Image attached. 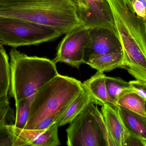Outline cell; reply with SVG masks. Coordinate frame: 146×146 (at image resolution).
<instances>
[{
  "instance_id": "7a4b0ae2",
  "label": "cell",
  "mask_w": 146,
  "mask_h": 146,
  "mask_svg": "<svg viewBox=\"0 0 146 146\" xmlns=\"http://www.w3.org/2000/svg\"><path fill=\"white\" fill-rule=\"evenodd\" d=\"M0 17L45 26L62 35L84 25L69 0H0Z\"/></svg>"
},
{
  "instance_id": "d4e9b609",
  "label": "cell",
  "mask_w": 146,
  "mask_h": 146,
  "mask_svg": "<svg viewBox=\"0 0 146 146\" xmlns=\"http://www.w3.org/2000/svg\"><path fill=\"white\" fill-rule=\"evenodd\" d=\"M94 1L98 2L103 3L106 1V0H94Z\"/></svg>"
},
{
  "instance_id": "9c48e42d",
  "label": "cell",
  "mask_w": 146,
  "mask_h": 146,
  "mask_svg": "<svg viewBox=\"0 0 146 146\" xmlns=\"http://www.w3.org/2000/svg\"><path fill=\"white\" fill-rule=\"evenodd\" d=\"M121 50V44L116 30L102 27L88 28L87 43L84 53L85 62L92 55L118 52Z\"/></svg>"
},
{
  "instance_id": "9a60e30c",
  "label": "cell",
  "mask_w": 146,
  "mask_h": 146,
  "mask_svg": "<svg viewBox=\"0 0 146 146\" xmlns=\"http://www.w3.org/2000/svg\"><path fill=\"white\" fill-rule=\"evenodd\" d=\"M93 99L84 87L83 91L73 100L58 122L59 127L64 126L72 121L82 112Z\"/></svg>"
},
{
  "instance_id": "ac0fdd59",
  "label": "cell",
  "mask_w": 146,
  "mask_h": 146,
  "mask_svg": "<svg viewBox=\"0 0 146 146\" xmlns=\"http://www.w3.org/2000/svg\"><path fill=\"white\" fill-rule=\"evenodd\" d=\"M117 103L118 106L146 116L145 100L136 93L131 92L123 95L117 101Z\"/></svg>"
},
{
  "instance_id": "6da1fadb",
  "label": "cell",
  "mask_w": 146,
  "mask_h": 146,
  "mask_svg": "<svg viewBox=\"0 0 146 146\" xmlns=\"http://www.w3.org/2000/svg\"><path fill=\"white\" fill-rule=\"evenodd\" d=\"M83 83L59 74L41 87L32 97L24 129H45L58 123L73 100L84 89Z\"/></svg>"
},
{
  "instance_id": "2e32d148",
  "label": "cell",
  "mask_w": 146,
  "mask_h": 146,
  "mask_svg": "<svg viewBox=\"0 0 146 146\" xmlns=\"http://www.w3.org/2000/svg\"><path fill=\"white\" fill-rule=\"evenodd\" d=\"M106 85L110 97L116 103L123 95L133 92L129 82L120 78L106 76Z\"/></svg>"
},
{
  "instance_id": "d6986e66",
  "label": "cell",
  "mask_w": 146,
  "mask_h": 146,
  "mask_svg": "<svg viewBox=\"0 0 146 146\" xmlns=\"http://www.w3.org/2000/svg\"><path fill=\"white\" fill-rule=\"evenodd\" d=\"M15 114L10 107L7 95L0 98V128L15 124Z\"/></svg>"
},
{
  "instance_id": "e0dca14e",
  "label": "cell",
  "mask_w": 146,
  "mask_h": 146,
  "mask_svg": "<svg viewBox=\"0 0 146 146\" xmlns=\"http://www.w3.org/2000/svg\"><path fill=\"white\" fill-rule=\"evenodd\" d=\"M10 86V63L3 45H0V98L7 95Z\"/></svg>"
},
{
  "instance_id": "52a82bcc",
  "label": "cell",
  "mask_w": 146,
  "mask_h": 146,
  "mask_svg": "<svg viewBox=\"0 0 146 146\" xmlns=\"http://www.w3.org/2000/svg\"><path fill=\"white\" fill-rule=\"evenodd\" d=\"M88 29L85 26H81L66 33L58 45L56 56L53 61L56 63H65L77 69L85 63L84 53Z\"/></svg>"
},
{
  "instance_id": "7c38bea8",
  "label": "cell",
  "mask_w": 146,
  "mask_h": 146,
  "mask_svg": "<svg viewBox=\"0 0 146 146\" xmlns=\"http://www.w3.org/2000/svg\"><path fill=\"white\" fill-rule=\"evenodd\" d=\"M106 75L104 73L97 71L95 75L84 81L83 85L96 104L103 105L109 104L118 106L108 93L106 85Z\"/></svg>"
},
{
  "instance_id": "30bf717a",
  "label": "cell",
  "mask_w": 146,
  "mask_h": 146,
  "mask_svg": "<svg viewBox=\"0 0 146 146\" xmlns=\"http://www.w3.org/2000/svg\"><path fill=\"white\" fill-rule=\"evenodd\" d=\"M15 137V146H57L61 145L58 137V123L45 129L19 128L8 125Z\"/></svg>"
},
{
  "instance_id": "4316f807",
  "label": "cell",
  "mask_w": 146,
  "mask_h": 146,
  "mask_svg": "<svg viewBox=\"0 0 146 146\" xmlns=\"http://www.w3.org/2000/svg\"><path fill=\"white\" fill-rule=\"evenodd\" d=\"M0 44H1V43H0Z\"/></svg>"
},
{
  "instance_id": "ba28073f",
  "label": "cell",
  "mask_w": 146,
  "mask_h": 146,
  "mask_svg": "<svg viewBox=\"0 0 146 146\" xmlns=\"http://www.w3.org/2000/svg\"><path fill=\"white\" fill-rule=\"evenodd\" d=\"M76 13L86 27H102L116 30L115 21L108 1L98 2L94 0H69Z\"/></svg>"
},
{
  "instance_id": "ffe728a7",
  "label": "cell",
  "mask_w": 146,
  "mask_h": 146,
  "mask_svg": "<svg viewBox=\"0 0 146 146\" xmlns=\"http://www.w3.org/2000/svg\"><path fill=\"white\" fill-rule=\"evenodd\" d=\"M32 97L24 99L15 105V126L19 128L24 129L29 117L30 104Z\"/></svg>"
},
{
  "instance_id": "7402d4cb",
  "label": "cell",
  "mask_w": 146,
  "mask_h": 146,
  "mask_svg": "<svg viewBox=\"0 0 146 146\" xmlns=\"http://www.w3.org/2000/svg\"><path fill=\"white\" fill-rule=\"evenodd\" d=\"M15 137L8 125L0 128V146H15Z\"/></svg>"
},
{
  "instance_id": "8992f818",
  "label": "cell",
  "mask_w": 146,
  "mask_h": 146,
  "mask_svg": "<svg viewBox=\"0 0 146 146\" xmlns=\"http://www.w3.org/2000/svg\"><path fill=\"white\" fill-rule=\"evenodd\" d=\"M55 29L19 19L0 17V43L13 48L36 45L61 36Z\"/></svg>"
},
{
  "instance_id": "4fadbf2b",
  "label": "cell",
  "mask_w": 146,
  "mask_h": 146,
  "mask_svg": "<svg viewBox=\"0 0 146 146\" xmlns=\"http://www.w3.org/2000/svg\"><path fill=\"white\" fill-rule=\"evenodd\" d=\"M123 52L121 50L118 52L92 55L88 58L85 63L98 72L104 73L118 68H123Z\"/></svg>"
},
{
  "instance_id": "5bb4252c",
  "label": "cell",
  "mask_w": 146,
  "mask_h": 146,
  "mask_svg": "<svg viewBox=\"0 0 146 146\" xmlns=\"http://www.w3.org/2000/svg\"><path fill=\"white\" fill-rule=\"evenodd\" d=\"M117 109L127 130L146 141V116L118 105Z\"/></svg>"
},
{
  "instance_id": "484cf974",
  "label": "cell",
  "mask_w": 146,
  "mask_h": 146,
  "mask_svg": "<svg viewBox=\"0 0 146 146\" xmlns=\"http://www.w3.org/2000/svg\"><path fill=\"white\" fill-rule=\"evenodd\" d=\"M145 111L146 113V101H145Z\"/></svg>"
},
{
  "instance_id": "603a6c76",
  "label": "cell",
  "mask_w": 146,
  "mask_h": 146,
  "mask_svg": "<svg viewBox=\"0 0 146 146\" xmlns=\"http://www.w3.org/2000/svg\"><path fill=\"white\" fill-rule=\"evenodd\" d=\"M124 146H146V141L127 130Z\"/></svg>"
},
{
  "instance_id": "cb8c5ba5",
  "label": "cell",
  "mask_w": 146,
  "mask_h": 146,
  "mask_svg": "<svg viewBox=\"0 0 146 146\" xmlns=\"http://www.w3.org/2000/svg\"><path fill=\"white\" fill-rule=\"evenodd\" d=\"M129 83L133 91L139 94L146 101V81L135 79L129 81Z\"/></svg>"
},
{
  "instance_id": "8fae6325",
  "label": "cell",
  "mask_w": 146,
  "mask_h": 146,
  "mask_svg": "<svg viewBox=\"0 0 146 146\" xmlns=\"http://www.w3.org/2000/svg\"><path fill=\"white\" fill-rule=\"evenodd\" d=\"M101 112L111 146H124L127 129L119 115L117 106L105 104L102 105Z\"/></svg>"
},
{
  "instance_id": "5b68a950",
  "label": "cell",
  "mask_w": 146,
  "mask_h": 146,
  "mask_svg": "<svg viewBox=\"0 0 146 146\" xmlns=\"http://www.w3.org/2000/svg\"><path fill=\"white\" fill-rule=\"evenodd\" d=\"M91 102L67 129L69 146H111L102 112Z\"/></svg>"
},
{
  "instance_id": "44dd1931",
  "label": "cell",
  "mask_w": 146,
  "mask_h": 146,
  "mask_svg": "<svg viewBox=\"0 0 146 146\" xmlns=\"http://www.w3.org/2000/svg\"><path fill=\"white\" fill-rule=\"evenodd\" d=\"M123 1L136 15L146 20V0Z\"/></svg>"
},
{
  "instance_id": "3957f363",
  "label": "cell",
  "mask_w": 146,
  "mask_h": 146,
  "mask_svg": "<svg viewBox=\"0 0 146 146\" xmlns=\"http://www.w3.org/2000/svg\"><path fill=\"white\" fill-rule=\"evenodd\" d=\"M123 54V69L135 79L146 81V20L123 0H107Z\"/></svg>"
},
{
  "instance_id": "277c9868",
  "label": "cell",
  "mask_w": 146,
  "mask_h": 146,
  "mask_svg": "<svg viewBox=\"0 0 146 146\" xmlns=\"http://www.w3.org/2000/svg\"><path fill=\"white\" fill-rule=\"evenodd\" d=\"M10 55V86L9 94L15 105L31 97L44 84L59 75L53 60L29 56L15 49Z\"/></svg>"
}]
</instances>
